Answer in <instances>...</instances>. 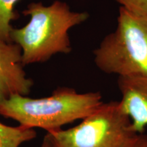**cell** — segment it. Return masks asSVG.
Segmentation results:
<instances>
[{
  "instance_id": "obj_3",
  "label": "cell",
  "mask_w": 147,
  "mask_h": 147,
  "mask_svg": "<svg viewBox=\"0 0 147 147\" xmlns=\"http://www.w3.org/2000/svg\"><path fill=\"white\" fill-rule=\"evenodd\" d=\"M101 71L118 76L147 77V15L119 10L117 26L93 51Z\"/></svg>"
},
{
  "instance_id": "obj_4",
  "label": "cell",
  "mask_w": 147,
  "mask_h": 147,
  "mask_svg": "<svg viewBox=\"0 0 147 147\" xmlns=\"http://www.w3.org/2000/svg\"><path fill=\"white\" fill-rule=\"evenodd\" d=\"M48 133L57 147H122L136 134L119 101L103 102L74 127Z\"/></svg>"
},
{
  "instance_id": "obj_11",
  "label": "cell",
  "mask_w": 147,
  "mask_h": 147,
  "mask_svg": "<svg viewBox=\"0 0 147 147\" xmlns=\"http://www.w3.org/2000/svg\"><path fill=\"white\" fill-rule=\"evenodd\" d=\"M40 147H57L50 134L48 133L45 136Z\"/></svg>"
},
{
  "instance_id": "obj_10",
  "label": "cell",
  "mask_w": 147,
  "mask_h": 147,
  "mask_svg": "<svg viewBox=\"0 0 147 147\" xmlns=\"http://www.w3.org/2000/svg\"><path fill=\"white\" fill-rule=\"evenodd\" d=\"M122 147H147V134H136L129 138Z\"/></svg>"
},
{
  "instance_id": "obj_5",
  "label": "cell",
  "mask_w": 147,
  "mask_h": 147,
  "mask_svg": "<svg viewBox=\"0 0 147 147\" xmlns=\"http://www.w3.org/2000/svg\"><path fill=\"white\" fill-rule=\"evenodd\" d=\"M23 66L21 47L0 40V103L12 95L29 93L34 82L27 78Z\"/></svg>"
},
{
  "instance_id": "obj_1",
  "label": "cell",
  "mask_w": 147,
  "mask_h": 147,
  "mask_svg": "<svg viewBox=\"0 0 147 147\" xmlns=\"http://www.w3.org/2000/svg\"><path fill=\"white\" fill-rule=\"evenodd\" d=\"M23 14L30 16V21L21 29L12 28L10 38L21 48L23 65L47 61L57 53H70L68 31L89 16L87 12H73L58 0L49 6L30 3Z\"/></svg>"
},
{
  "instance_id": "obj_7",
  "label": "cell",
  "mask_w": 147,
  "mask_h": 147,
  "mask_svg": "<svg viewBox=\"0 0 147 147\" xmlns=\"http://www.w3.org/2000/svg\"><path fill=\"white\" fill-rule=\"evenodd\" d=\"M36 137V132L34 129L21 125L10 127L0 123V147H19Z\"/></svg>"
},
{
  "instance_id": "obj_6",
  "label": "cell",
  "mask_w": 147,
  "mask_h": 147,
  "mask_svg": "<svg viewBox=\"0 0 147 147\" xmlns=\"http://www.w3.org/2000/svg\"><path fill=\"white\" fill-rule=\"evenodd\" d=\"M122 109L131 121L136 134L144 133L147 127V77L118 76Z\"/></svg>"
},
{
  "instance_id": "obj_9",
  "label": "cell",
  "mask_w": 147,
  "mask_h": 147,
  "mask_svg": "<svg viewBox=\"0 0 147 147\" xmlns=\"http://www.w3.org/2000/svg\"><path fill=\"white\" fill-rule=\"evenodd\" d=\"M130 13L136 15H147V0H115Z\"/></svg>"
},
{
  "instance_id": "obj_2",
  "label": "cell",
  "mask_w": 147,
  "mask_h": 147,
  "mask_svg": "<svg viewBox=\"0 0 147 147\" xmlns=\"http://www.w3.org/2000/svg\"><path fill=\"white\" fill-rule=\"evenodd\" d=\"M103 102L98 91L79 93L71 88L60 87L51 96L39 99L12 95L0 103V115L27 128L38 127L52 132L82 120Z\"/></svg>"
},
{
  "instance_id": "obj_8",
  "label": "cell",
  "mask_w": 147,
  "mask_h": 147,
  "mask_svg": "<svg viewBox=\"0 0 147 147\" xmlns=\"http://www.w3.org/2000/svg\"><path fill=\"white\" fill-rule=\"evenodd\" d=\"M19 0H0V40L12 42L10 32L13 27L10 23L18 18L14 5Z\"/></svg>"
}]
</instances>
